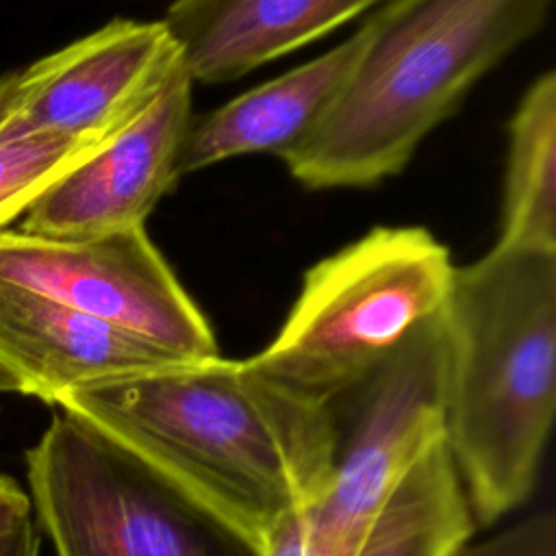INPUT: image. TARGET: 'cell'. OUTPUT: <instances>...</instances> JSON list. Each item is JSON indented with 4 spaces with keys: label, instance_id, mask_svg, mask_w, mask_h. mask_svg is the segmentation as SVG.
I'll list each match as a JSON object with an SVG mask.
<instances>
[{
    "label": "cell",
    "instance_id": "ba28073f",
    "mask_svg": "<svg viewBox=\"0 0 556 556\" xmlns=\"http://www.w3.org/2000/svg\"><path fill=\"white\" fill-rule=\"evenodd\" d=\"M182 70L161 20H113L20 70L0 141L63 135L109 141Z\"/></svg>",
    "mask_w": 556,
    "mask_h": 556
},
{
    "label": "cell",
    "instance_id": "52a82bcc",
    "mask_svg": "<svg viewBox=\"0 0 556 556\" xmlns=\"http://www.w3.org/2000/svg\"><path fill=\"white\" fill-rule=\"evenodd\" d=\"M0 278L122 326L182 358L219 354L208 319L146 226L85 239L0 228Z\"/></svg>",
    "mask_w": 556,
    "mask_h": 556
},
{
    "label": "cell",
    "instance_id": "ffe728a7",
    "mask_svg": "<svg viewBox=\"0 0 556 556\" xmlns=\"http://www.w3.org/2000/svg\"><path fill=\"white\" fill-rule=\"evenodd\" d=\"M17 85H20V70L0 76V124L4 122V117L9 115L17 98Z\"/></svg>",
    "mask_w": 556,
    "mask_h": 556
},
{
    "label": "cell",
    "instance_id": "5b68a950",
    "mask_svg": "<svg viewBox=\"0 0 556 556\" xmlns=\"http://www.w3.org/2000/svg\"><path fill=\"white\" fill-rule=\"evenodd\" d=\"M56 556H265V547L87 421L63 413L26 452Z\"/></svg>",
    "mask_w": 556,
    "mask_h": 556
},
{
    "label": "cell",
    "instance_id": "8992f818",
    "mask_svg": "<svg viewBox=\"0 0 556 556\" xmlns=\"http://www.w3.org/2000/svg\"><path fill=\"white\" fill-rule=\"evenodd\" d=\"M443 308L419 324L332 406L339 437L330 476L304 510L311 556H354L402 478L443 443ZM334 408V410H337Z\"/></svg>",
    "mask_w": 556,
    "mask_h": 556
},
{
    "label": "cell",
    "instance_id": "d6986e66",
    "mask_svg": "<svg viewBox=\"0 0 556 556\" xmlns=\"http://www.w3.org/2000/svg\"><path fill=\"white\" fill-rule=\"evenodd\" d=\"M39 547L41 541L35 521H30L0 543V556H39Z\"/></svg>",
    "mask_w": 556,
    "mask_h": 556
},
{
    "label": "cell",
    "instance_id": "9a60e30c",
    "mask_svg": "<svg viewBox=\"0 0 556 556\" xmlns=\"http://www.w3.org/2000/svg\"><path fill=\"white\" fill-rule=\"evenodd\" d=\"M104 143L63 135H28L0 141V228L24 215L56 178Z\"/></svg>",
    "mask_w": 556,
    "mask_h": 556
},
{
    "label": "cell",
    "instance_id": "44dd1931",
    "mask_svg": "<svg viewBox=\"0 0 556 556\" xmlns=\"http://www.w3.org/2000/svg\"><path fill=\"white\" fill-rule=\"evenodd\" d=\"M2 393H22V384H20V380L11 371H7L0 365V395Z\"/></svg>",
    "mask_w": 556,
    "mask_h": 556
},
{
    "label": "cell",
    "instance_id": "277c9868",
    "mask_svg": "<svg viewBox=\"0 0 556 556\" xmlns=\"http://www.w3.org/2000/svg\"><path fill=\"white\" fill-rule=\"evenodd\" d=\"M454 263L421 226H376L315 263L274 341L245 358L285 389L332 404L447 298Z\"/></svg>",
    "mask_w": 556,
    "mask_h": 556
},
{
    "label": "cell",
    "instance_id": "ac0fdd59",
    "mask_svg": "<svg viewBox=\"0 0 556 556\" xmlns=\"http://www.w3.org/2000/svg\"><path fill=\"white\" fill-rule=\"evenodd\" d=\"M265 556H311L304 513L282 523L265 543Z\"/></svg>",
    "mask_w": 556,
    "mask_h": 556
},
{
    "label": "cell",
    "instance_id": "30bf717a",
    "mask_svg": "<svg viewBox=\"0 0 556 556\" xmlns=\"http://www.w3.org/2000/svg\"><path fill=\"white\" fill-rule=\"evenodd\" d=\"M180 361L193 358L0 278V365L20 380L22 395L54 406L67 391Z\"/></svg>",
    "mask_w": 556,
    "mask_h": 556
},
{
    "label": "cell",
    "instance_id": "7a4b0ae2",
    "mask_svg": "<svg viewBox=\"0 0 556 556\" xmlns=\"http://www.w3.org/2000/svg\"><path fill=\"white\" fill-rule=\"evenodd\" d=\"M443 445L476 528L534 493L556 408V252L495 243L443 304Z\"/></svg>",
    "mask_w": 556,
    "mask_h": 556
},
{
    "label": "cell",
    "instance_id": "4fadbf2b",
    "mask_svg": "<svg viewBox=\"0 0 556 556\" xmlns=\"http://www.w3.org/2000/svg\"><path fill=\"white\" fill-rule=\"evenodd\" d=\"M497 243L556 252V74L523 91L510 122Z\"/></svg>",
    "mask_w": 556,
    "mask_h": 556
},
{
    "label": "cell",
    "instance_id": "e0dca14e",
    "mask_svg": "<svg viewBox=\"0 0 556 556\" xmlns=\"http://www.w3.org/2000/svg\"><path fill=\"white\" fill-rule=\"evenodd\" d=\"M30 521H35L30 495L15 478L0 473V543Z\"/></svg>",
    "mask_w": 556,
    "mask_h": 556
},
{
    "label": "cell",
    "instance_id": "9c48e42d",
    "mask_svg": "<svg viewBox=\"0 0 556 556\" xmlns=\"http://www.w3.org/2000/svg\"><path fill=\"white\" fill-rule=\"evenodd\" d=\"M191 87L180 70L128 126L48 187L26 208L20 230L85 239L146 226L180 178L176 159L193 119Z\"/></svg>",
    "mask_w": 556,
    "mask_h": 556
},
{
    "label": "cell",
    "instance_id": "8fae6325",
    "mask_svg": "<svg viewBox=\"0 0 556 556\" xmlns=\"http://www.w3.org/2000/svg\"><path fill=\"white\" fill-rule=\"evenodd\" d=\"M365 41L363 24L313 61L193 117L178 150V176L245 154H274L282 161L298 150L337 102Z\"/></svg>",
    "mask_w": 556,
    "mask_h": 556
},
{
    "label": "cell",
    "instance_id": "5bb4252c",
    "mask_svg": "<svg viewBox=\"0 0 556 556\" xmlns=\"http://www.w3.org/2000/svg\"><path fill=\"white\" fill-rule=\"evenodd\" d=\"M476 523L443 443L395 486L354 556H458Z\"/></svg>",
    "mask_w": 556,
    "mask_h": 556
},
{
    "label": "cell",
    "instance_id": "7c38bea8",
    "mask_svg": "<svg viewBox=\"0 0 556 556\" xmlns=\"http://www.w3.org/2000/svg\"><path fill=\"white\" fill-rule=\"evenodd\" d=\"M387 0H174L161 22L191 83H232Z\"/></svg>",
    "mask_w": 556,
    "mask_h": 556
},
{
    "label": "cell",
    "instance_id": "3957f363",
    "mask_svg": "<svg viewBox=\"0 0 556 556\" xmlns=\"http://www.w3.org/2000/svg\"><path fill=\"white\" fill-rule=\"evenodd\" d=\"M554 0H387L319 128L282 159L308 189L400 174L469 89L545 24Z\"/></svg>",
    "mask_w": 556,
    "mask_h": 556
},
{
    "label": "cell",
    "instance_id": "6da1fadb",
    "mask_svg": "<svg viewBox=\"0 0 556 556\" xmlns=\"http://www.w3.org/2000/svg\"><path fill=\"white\" fill-rule=\"evenodd\" d=\"M265 547L321 493L334 460L332 404L211 356L63 393L56 404Z\"/></svg>",
    "mask_w": 556,
    "mask_h": 556
},
{
    "label": "cell",
    "instance_id": "2e32d148",
    "mask_svg": "<svg viewBox=\"0 0 556 556\" xmlns=\"http://www.w3.org/2000/svg\"><path fill=\"white\" fill-rule=\"evenodd\" d=\"M458 556H556V517L552 510H534L486 539H471Z\"/></svg>",
    "mask_w": 556,
    "mask_h": 556
}]
</instances>
